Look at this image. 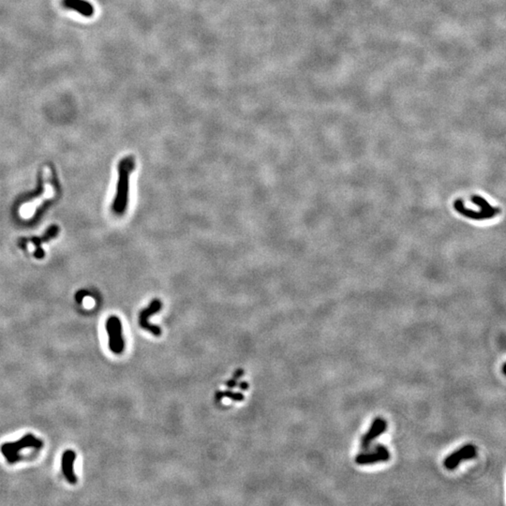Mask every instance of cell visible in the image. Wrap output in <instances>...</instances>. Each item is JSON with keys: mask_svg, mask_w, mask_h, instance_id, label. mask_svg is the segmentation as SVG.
<instances>
[{"mask_svg": "<svg viewBox=\"0 0 506 506\" xmlns=\"http://www.w3.org/2000/svg\"><path fill=\"white\" fill-rule=\"evenodd\" d=\"M135 169V159L132 156L123 157L117 166L118 180L116 192L112 204V211L115 216L121 217L126 213L128 204L129 176Z\"/></svg>", "mask_w": 506, "mask_h": 506, "instance_id": "cell-1", "label": "cell"}, {"mask_svg": "<svg viewBox=\"0 0 506 506\" xmlns=\"http://www.w3.org/2000/svg\"><path fill=\"white\" fill-rule=\"evenodd\" d=\"M43 441L32 433L24 435L20 440L16 442H8L2 443L0 452L11 465L17 463L21 460L20 452L24 449H42Z\"/></svg>", "mask_w": 506, "mask_h": 506, "instance_id": "cell-2", "label": "cell"}, {"mask_svg": "<svg viewBox=\"0 0 506 506\" xmlns=\"http://www.w3.org/2000/svg\"><path fill=\"white\" fill-rule=\"evenodd\" d=\"M107 332L109 349L114 355H121L125 350V340L123 338L122 322L117 316H110L105 323Z\"/></svg>", "mask_w": 506, "mask_h": 506, "instance_id": "cell-3", "label": "cell"}, {"mask_svg": "<svg viewBox=\"0 0 506 506\" xmlns=\"http://www.w3.org/2000/svg\"><path fill=\"white\" fill-rule=\"evenodd\" d=\"M162 307H163L162 301H160L158 298H154L150 302L149 305L142 309L139 314V324H140L141 328H143V330L148 331L155 336H160L162 334V330L159 326L149 322L148 319H149L150 316L157 313L162 308Z\"/></svg>", "mask_w": 506, "mask_h": 506, "instance_id": "cell-4", "label": "cell"}, {"mask_svg": "<svg viewBox=\"0 0 506 506\" xmlns=\"http://www.w3.org/2000/svg\"><path fill=\"white\" fill-rule=\"evenodd\" d=\"M390 459V453L383 444L375 445L374 449L369 452L360 453L356 456V463L357 465H373V464L385 462Z\"/></svg>", "mask_w": 506, "mask_h": 506, "instance_id": "cell-5", "label": "cell"}, {"mask_svg": "<svg viewBox=\"0 0 506 506\" xmlns=\"http://www.w3.org/2000/svg\"><path fill=\"white\" fill-rule=\"evenodd\" d=\"M476 455L477 450L475 448V446L471 443H468L447 456L443 461V466L447 470H455L463 460L472 459L476 456Z\"/></svg>", "mask_w": 506, "mask_h": 506, "instance_id": "cell-6", "label": "cell"}, {"mask_svg": "<svg viewBox=\"0 0 506 506\" xmlns=\"http://www.w3.org/2000/svg\"><path fill=\"white\" fill-rule=\"evenodd\" d=\"M386 428H387V423L385 419H383L381 417L375 418L371 424V428H369L367 433L364 434L363 437L361 438V442H360L361 448L363 450L369 449L373 441L379 436L385 433Z\"/></svg>", "mask_w": 506, "mask_h": 506, "instance_id": "cell-7", "label": "cell"}, {"mask_svg": "<svg viewBox=\"0 0 506 506\" xmlns=\"http://www.w3.org/2000/svg\"><path fill=\"white\" fill-rule=\"evenodd\" d=\"M76 459V453L73 450L65 451L61 456V470L65 479L72 485L77 483V477L74 471V463Z\"/></svg>", "mask_w": 506, "mask_h": 506, "instance_id": "cell-8", "label": "cell"}, {"mask_svg": "<svg viewBox=\"0 0 506 506\" xmlns=\"http://www.w3.org/2000/svg\"><path fill=\"white\" fill-rule=\"evenodd\" d=\"M62 5L66 9L73 10L87 18L92 17L95 13L92 4L86 0H62Z\"/></svg>", "mask_w": 506, "mask_h": 506, "instance_id": "cell-9", "label": "cell"}, {"mask_svg": "<svg viewBox=\"0 0 506 506\" xmlns=\"http://www.w3.org/2000/svg\"><path fill=\"white\" fill-rule=\"evenodd\" d=\"M58 233V227L57 226H52L50 228L48 229V231L45 233V235H43L42 238H34L33 239V242L36 243L37 249H36V257L38 258H42L44 255L43 253V249H41V246H42V243L44 242V241H48L50 240L52 238H54L56 235H57Z\"/></svg>", "mask_w": 506, "mask_h": 506, "instance_id": "cell-10", "label": "cell"}, {"mask_svg": "<svg viewBox=\"0 0 506 506\" xmlns=\"http://www.w3.org/2000/svg\"><path fill=\"white\" fill-rule=\"evenodd\" d=\"M223 398H228V399H231L234 401H237V402H240L245 399V396L243 395L242 393L239 392H233L231 389L229 390H226V391H218L216 393L215 395V399L217 402H221V400Z\"/></svg>", "mask_w": 506, "mask_h": 506, "instance_id": "cell-11", "label": "cell"}, {"mask_svg": "<svg viewBox=\"0 0 506 506\" xmlns=\"http://www.w3.org/2000/svg\"><path fill=\"white\" fill-rule=\"evenodd\" d=\"M244 374H245V371H244V370H242V369H238V370H236V371L234 372V374H233V377H232V378L235 379L236 381H238V379H240L242 377V376H244Z\"/></svg>", "mask_w": 506, "mask_h": 506, "instance_id": "cell-12", "label": "cell"}, {"mask_svg": "<svg viewBox=\"0 0 506 506\" xmlns=\"http://www.w3.org/2000/svg\"><path fill=\"white\" fill-rule=\"evenodd\" d=\"M237 385H238V384H237V381L235 380V379L232 378L231 380H229V381L226 382V386L228 387L229 389H233V388H235V387L237 386Z\"/></svg>", "mask_w": 506, "mask_h": 506, "instance_id": "cell-13", "label": "cell"}, {"mask_svg": "<svg viewBox=\"0 0 506 506\" xmlns=\"http://www.w3.org/2000/svg\"><path fill=\"white\" fill-rule=\"evenodd\" d=\"M237 386H238V387H239L242 391H246V390H248V389H249V384H248L247 382H245V381H244V382H240V383L237 385Z\"/></svg>", "mask_w": 506, "mask_h": 506, "instance_id": "cell-14", "label": "cell"}]
</instances>
